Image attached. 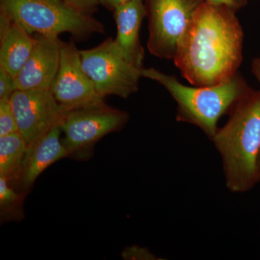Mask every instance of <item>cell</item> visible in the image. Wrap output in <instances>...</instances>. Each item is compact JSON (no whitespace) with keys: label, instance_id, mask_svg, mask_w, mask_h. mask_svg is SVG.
Masks as SVG:
<instances>
[{"label":"cell","instance_id":"6da1fadb","mask_svg":"<svg viewBox=\"0 0 260 260\" xmlns=\"http://www.w3.org/2000/svg\"><path fill=\"white\" fill-rule=\"evenodd\" d=\"M237 12L207 1L195 11L173 59L192 86L226 83L239 72L244 36Z\"/></svg>","mask_w":260,"mask_h":260},{"label":"cell","instance_id":"7a4b0ae2","mask_svg":"<svg viewBox=\"0 0 260 260\" xmlns=\"http://www.w3.org/2000/svg\"><path fill=\"white\" fill-rule=\"evenodd\" d=\"M211 140L221 155L229 190L246 192L259 182L260 90L251 88L240 99Z\"/></svg>","mask_w":260,"mask_h":260},{"label":"cell","instance_id":"3957f363","mask_svg":"<svg viewBox=\"0 0 260 260\" xmlns=\"http://www.w3.org/2000/svg\"><path fill=\"white\" fill-rule=\"evenodd\" d=\"M141 75L160 84L171 94L177 104V121L198 126L210 140L218 131L220 118L229 114L251 89L239 72L226 83L206 87L186 86L174 75L153 68H143Z\"/></svg>","mask_w":260,"mask_h":260},{"label":"cell","instance_id":"277c9868","mask_svg":"<svg viewBox=\"0 0 260 260\" xmlns=\"http://www.w3.org/2000/svg\"><path fill=\"white\" fill-rule=\"evenodd\" d=\"M0 12L31 34L59 37L68 32L78 41L105 34L104 25L62 0H0Z\"/></svg>","mask_w":260,"mask_h":260},{"label":"cell","instance_id":"5b68a950","mask_svg":"<svg viewBox=\"0 0 260 260\" xmlns=\"http://www.w3.org/2000/svg\"><path fill=\"white\" fill-rule=\"evenodd\" d=\"M80 55L83 69L101 96L126 99L138 92L142 70L126 60L112 38L91 49L80 50Z\"/></svg>","mask_w":260,"mask_h":260},{"label":"cell","instance_id":"8992f818","mask_svg":"<svg viewBox=\"0 0 260 260\" xmlns=\"http://www.w3.org/2000/svg\"><path fill=\"white\" fill-rule=\"evenodd\" d=\"M205 0H144L148 20L147 47L152 55L173 60L178 43Z\"/></svg>","mask_w":260,"mask_h":260},{"label":"cell","instance_id":"52a82bcc","mask_svg":"<svg viewBox=\"0 0 260 260\" xmlns=\"http://www.w3.org/2000/svg\"><path fill=\"white\" fill-rule=\"evenodd\" d=\"M129 119L127 112L104 102L70 110L61 124L63 144L69 155L82 153L103 137L121 129Z\"/></svg>","mask_w":260,"mask_h":260},{"label":"cell","instance_id":"ba28073f","mask_svg":"<svg viewBox=\"0 0 260 260\" xmlns=\"http://www.w3.org/2000/svg\"><path fill=\"white\" fill-rule=\"evenodd\" d=\"M18 132L26 147L57 126L69 110L56 101L50 89L16 90L10 98Z\"/></svg>","mask_w":260,"mask_h":260},{"label":"cell","instance_id":"9c48e42d","mask_svg":"<svg viewBox=\"0 0 260 260\" xmlns=\"http://www.w3.org/2000/svg\"><path fill=\"white\" fill-rule=\"evenodd\" d=\"M50 90L56 101L69 111L104 102L84 70L80 50L73 41L61 44L59 70Z\"/></svg>","mask_w":260,"mask_h":260},{"label":"cell","instance_id":"30bf717a","mask_svg":"<svg viewBox=\"0 0 260 260\" xmlns=\"http://www.w3.org/2000/svg\"><path fill=\"white\" fill-rule=\"evenodd\" d=\"M31 54L15 78L16 90L50 89L59 70L62 42L59 37L35 34Z\"/></svg>","mask_w":260,"mask_h":260},{"label":"cell","instance_id":"8fae6325","mask_svg":"<svg viewBox=\"0 0 260 260\" xmlns=\"http://www.w3.org/2000/svg\"><path fill=\"white\" fill-rule=\"evenodd\" d=\"M116 22V44L126 60L135 68L143 70L144 48L140 39L142 24L146 18L144 0H130L113 11Z\"/></svg>","mask_w":260,"mask_h":260},{"label":"cell","instance_id":"7c38bea8","mask_svg":"<svg viewBox=\"0 0 260 260\" xmlns=\"http://www.w3.org/2000/svg\"><path fill=\"white\" fill-rule=\"evenodd\" d=\"M61 126H56L26 147L20 181L23 189L30 188L51 164L69 156L68 150L61 141Z\"/></svg>","mask_w":260,"mask_h":260},{"label":"cell","instance_id":"4fadbf2b","mask_svg":"<svg viewBox=\"0 0 260 260\" xmlns=\"http://www.w3.org/2000/svg\"><path fill=\"white\" fill-rule=\"evenodd\" d=\"M34 35L0 12V68L14 78L31 54Z\"/></svg>","mask_w":260,"mask_h":260},{"label":"cell","instance_id":"5bb4252c","mask_svg":"<svg viewBox=\"0 0 260 260\" xmlns=\"http://www.w3.org/2000/svg\"><path fill=\"white\" fill-rule=\"evenodd\" d=\"M26 144L19 132L0 137V177L20 181Z\"/></svg>","mask_w":260,"mask_h":260},{"label":"cell","instance_id":"9a60e30c","mask_svg":"<svg viewBox=\"0 0 260 260\" xmlns=\"http://www.w3.org/2000/svg\"><path fill=\"white\" fill-rule=\"evenodd\" d=\"M23 197L15 191L5 178L0 177V214L3 220L23 218Z\"/></svg>","mask_w":260,"mask_h":260},{"label":"cell","instance_id":"2e32d148","mask_svg":"<svg viewBox=\"0 0 260 260\" xmlns=\"http://www.w3.org/2000/svg\"><path fill=\"white\" fill-rule=\"evenodd\" d=\"M18 132L10 99H0V137Z\"/></svg>","mask_w":260,"mask_h":260},{"label":"cell","instance_id":"e0dca14e","mask_svg":"<svg viewBox=\"0 0 260 260\" xmlns=\"http://www.w3.org/2000/svg\"><path fill=\"white\" fill-rule=\"evenodd\" d=\"M121 257L124 259L155 260L161 259L154 255L148 249L139 246H131L126 247L121 252Z\"/></svg>","mask_w":260,"mask_h":260},{"label":"cell","instance_id":"ac0fdd59","mask_svg":"<svg viewBox=\"0 0 260 260\" xmlns=\"http://www.w3.org/2000/svg\"><path fill=\"white\" fill-rule=\"evenodd\" d=\"M15 90L14 77L0 68V99H10Z\"/></svg>","mask_w":260,"mask_h":260},{"label":"cell","instance_id":"d6986e66","mask_svg":"<svg viewBox=\"0 0 260 260\" xmlns=\"http://www.w3.org/2000/svg\"><path fill=\"white\" fill-rule=\"evenodd\" d=\"M70 6L85 13L93 15L98 10L99 3L98 0H62Z\"/></svg>","mask_w":260,"mask_h":260},{"label":"cell","instance_id":"ffe728a7","mask_svg":"<svg viewBox=\"0 0 260 260\" xmlns=\"http://www.w3.org/2000/svg\"><path fill=\"white\" fill-rule=\"evenodd\" d=\"M209 3H215V4L225 5L230 7L236 11H239L242 9L248 4V0H205Z\"/></svg>","mask_w":260,"mask_h":260},{"label":"cell","instance_id":"44dd1931","mask_svg":"<svg viewBox=\"0 0 260 260\" xmlns=\"http://www.w3.org/2000/svg\"><path fill=\"white\" fill-rule=\"evenodd\" d=\"M99 5H102L106 9L114 11L116 8L119 5L125 4L130 0H98Z\"/></svg>","mask_w":260,"mask_h":260},{"label":"cell","instance_id":"7402d4cb","mask_svg":"<svg viewBox=\"0 0 260 260\" xmlns=\"http://www.w3.org/2000/svg\"><path fill=\"white\" fill-rule=\"evenodd\" d=\"M251 72H252L253 74L255 76V78L257 79L258 82H259L260 84V57L255 58V59H253L252 62H251ZM258 167H259V178L260 181V154L259 162H258Z\"/></svg>","mask_w":260,"mask_h":260}]
</instances>
